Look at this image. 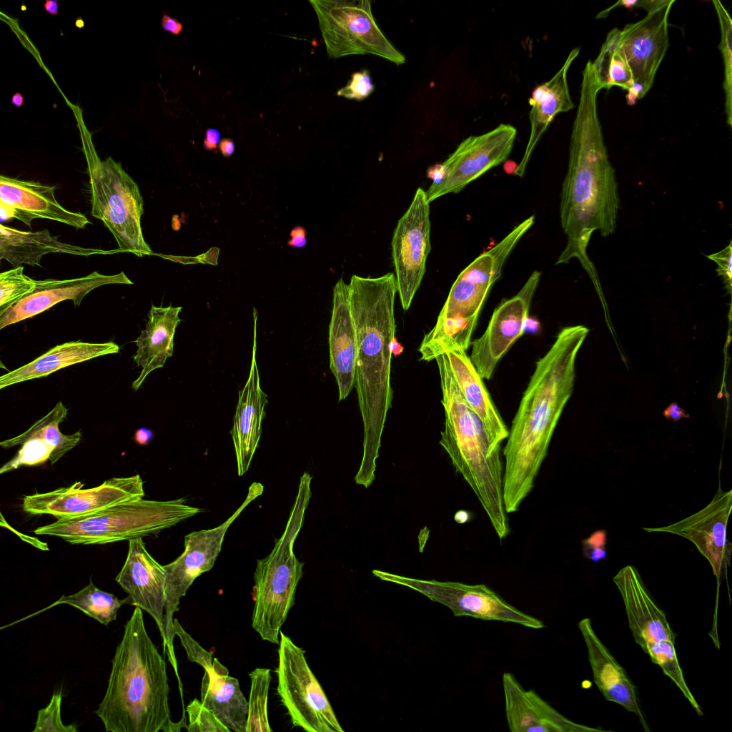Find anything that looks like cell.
<instances>
[{"label": "cell", "instance_id": "1", "mask_svg": "<svg viewBox=\"0 0 732 732\" xmlns=\"http://www.w3.org/2000/svg\"><path fill=\"white\" fill-rule=\"evenodd\" d=\"M600 90L589 60L582 74L561 192L560 222L567 242L555 262L566 264L577 259L594 282L597 273L587 254L588 245L594 232L603 237L615 233L620 208L615 170L608 159L598 113Z\"/></svg>", "mask_w": 732, "mask_h": 732}, {"label": "cell", "instance_id": "2", "mask_svg": "<svg viewBox=\"0 0 732 732\" xmlns=\"http://www.w3.org/2000/svg\"><path fill=\"white\" fill-rule=\"evenodd\" d=\"M589 330L566 327L535 364L512 422L503 450V503L507 513L518 511L532 491L554 430L569 400L577 353Z\"/></svg>", "mask_w": 732, "mask_h": 732}, {"label": "cell", "instance_id": "3", "mask_svg": "<svg viewBox=\"0 0 732 732\" xmlns=\"http://www.w3.org/2000/svg\"><path fill=\"white\" fill-rule=\"evenodd\" d=\"M349 286L357 350L354 386L364 431L363 455L355 480L368 488L375 478V462L392 405L391 343L395 337L397 287L392 272L379 277L353 274Z\"/></svg>", "mask_w": 732, "mask_h": 732}, {"label": "cell", "instance_id": "4", "mask_svg": "<svg viewBox=\"0 0 732 732\" xmlns=\"http://www.w3.org/2000/svg\"><path fill=\"white\" fill-rule=\"evenodd\" d=\"M164 658L149 638L142 609L124 625L105 695L95 711L109 732H168L172 721Z\"/></svg>", "mask_w": 732, "mask_h": 732}, {"label": "cell", "instance_id": "5", "mask_svg": "<svg viewBox=\"0 0 732 732\" xmlns=\"http://www.w3.org/2000/svg\"><path fill=\"white\" fill-rule=\"evenodd\" d=\"M445 410V428L440 444L456 473L475 494L498 538L510 534L503 503V442L486 427L468 405L450 370L445 353L435 357Z\"/></svg>", "mask_w": 732, "mask_h": 732}, {"label": "cell", "instance_id": "6", "mask_svg": "<svg viewBox=\"0 0 732 732\" xmlns=\"http://www.w3.org/2000/svg\"><path fill=\"white\" fill-rule=\"evenodd\" d=\"M311 480L307 472L301 476L285 530L270 553L257 560L254 572L252 627L263 640L274 644L280 643L281 628L295 604L303 575L304 563L296 558L294 544L312 496Z\"/></svg>", "mask_w": 732, "mask_h": 732}, {"label": "cell", "instance_id": "7", "mask_svg": "<svg viewBox=\"0 0 732 732\" xmlns=\"http://www.w3.org/2000/svg\"><path fill=\"white\" fill-rule=\"evenodd\" d=\"M201 511L199 508L187 505L185 498H141L116 504L87 515L59 519L38 527L34 532L36 535L59 537L71 544L100 545L159 533Z\"/></svg>", "mask_w": 732, "mask_h": 732}, {"label": "cell", "instance_id": "8", "mask_svg": "<svg viewBox=\"0 0 732 732\" xmlns=\"http://www.w3.org/2000/svg\"><path fill=\"white\" fill-rule=\"evenodd\" d=\"M89 179L92 215L114 237L120 252L139 257L153 254L144 239L141 217L144 201L137 184L120 163L101 161L91 146H84Z\"/></svg>", "mask_w": 732, "mask_h": 732}, {"label": "cell", "instance_id": "9", "mask_svg": "<svg viewBox=\"0 0 732 732\" xmlns=\"http://www.w3.org/2000/svg\"><path fill=\"white\" fill-rule=\"evenodd\" d=\"M318 19L328 56L338 59L374 54L396 65L405 56L387 39L376 23L368 0H310Z\"/></svg>", "mask_w": 732, "mask_h": 732}, {"label": "cell", "instance_id": "10", "mask_svg": "<svg viewBox=\"0 0 732 732\" xmlns=\"http://www.w3.org/2000/svg\"><path fill=\"white\" fill-rule=\"evenodd\" d=\"M264 486L254 482L248 489L242 505L223 523L207 530L193 531L184 537L183 553L174 561L164 565L165 570V604L164 628L165 639L164 651L167 650L169 661L174 668L177 661L173 640L174 615L179 610L180 600L185 595L194 580L202 573L210 570L219 554L224 535L234 520L249 504L262 494Z\"/></svg>", "mask_w": 732, "mask_h": 732}, {"label": "cell", "instance_id": "11", "mask_svg": "<svg viewBox=\"0 0 732 732\" xmlns=\"http://www.w3.org/2000/svg\"><path fill=\"white\" fill-rule=\"evenodd\" d=\"M277 693L294 726L307 732H344L305 651L280 631Z\"/></svg>", "mask_w": 732, "mask_h": 732}, {"label": "cell", "instance_id": "12", "mask_svg": "<svg viewBox=\"0 0 732 732\" xmlns=\"http://www.w3.org/2000/svg\"><path fill=\"white\" fill-rule=\"evenodd\" d=\"M375 576L412 588L450 609L456 617L514 623L533 629L545 627L543 621L509 604L484 584L420 580L373 570Z\"/></svg>", "mask_w": 732, "mask_h": 732}, {"label": "cell", "instance_id": "13", "mask_svg": "<svg viewBox=\"0 0 732 732\" xmlns=\"http://www.w3.org/2000/svg\"><path fill=\"white\" fill-rule=\"evenodd\" d=\"M534 220V215L527 218L460 273L439 313L437 322L454 317L478 318L489 290L501 275L508 257L532 227Z\"/></svg>", "mask_w": 732, "mask_h": 732}, {"label": "cell", "instance_id": "14", "mask_svg": "<svg viewBox=\"0 0 732 732\" xmlns=\"http://www.w3.org/2000/svg\"><path fill=\"white\" fill-rule=\"evenodd\" d=\"M84 485L76 482L70 487L26 495L22 508L30 515H51L59 520L87 515L144 496L139 475L112 478L92 488L83 489Z\"/></svg>", "mask_w": 732, "mask_h": 732}, {"label": "cell", "instance_id": "15", "mask_svg": "<svg viewBox=\"0 0 732 732\" xmlns=\"http://www.w3.org/2000/svg\"><path fill=\"white\" fill-rule=\"evenodd\" d=\"M674 0H665L646 16L620 30V43L633 76L625 96L633 105L653 86L656 74L669 46L668 16Z\"/></svg>", "mask_w": 732, "mask_h": 732}, {"label": "cell", "instance_id": "16", "mask_svg": "<svg viewBox=\"0 0 732 732\" xmlns=\"http://www.w3.org/2000/svg\"><path fill=\"white\" fill-rule=\"evenodd\" d=\"M430 203L418 188L406 212L399 219L392 239L397 292L407 310L425 272L430 246Z\"/></svg>", "mask_w": 732, "mask_h": 732}, {"label": "cell", "instance_id": "17", "mask_svg": "<svg viewBox=\"0 0 732 732\" xmlns=\"http://www.w3.org/2000/svg\"><path fill=\"white\" fill-rule=\"evenodd\" d=\"M517 135L513 125L500 124L493 129L463 139L442 162L444 180L425 192L429 203L445 194L458 193L490 169L506 161Z\"/></svg>", "mask_w": 732, "mask_h": 732}, {"label": "cell", "instance_id": "18", "mask_svg": "<svg viewBox=\"0 0 732 732\" xmlns=\"http://www.w3.org/2000/svg\"><path fill=\"white\" fill-rule=\"evenodd\" d=\"M540 272L534 271L521 290L495 308L484 333L471 342L469 357L483 380H489L503 356L525 333V323Z\"/></svg>", "mask_w": 732, "mask_h": 732}, {"label": "cell", "instance_id": "19", "mask_svg": "<svg viewBox=\"0 0 732 732\" xmlns=\"http://www.w3.org/2000/svg\"><path fill=\"white\" fill-rule=\"evenodd\" d=\"M732 509V490L720 485L711 502L703 509L680 521L658 528H642L647 533H667L693 543L711 565L718 583L731 565L732 545L727 539V525Z\"/></svg>", "mask_w": 732, "mask_h": 732}, {"label": "cell", "instance_id": "20", "mask_svg": "<svg viewBox=\"0 0 732 732\" xmlns=\"http://www.w3.org/2000/svg\"><path fill=\"white\" fill-rule=\"evenodd\" d=\"M115 580L128 593L129 604L153 618L164 642L165 570L149 553L142 538L129 540L127 559Z\"/></svg>", "mask_w": 732, "mask_h": 732}, {"label": "cell", "instance_id": "21", "mask_svg": "<svg viewBox=\"0 0 732 732\" xmlns=\"http://www.w3.org/2000/svg\"><path fill=\"white\" fill-rule=\"evenodd\" d=\"M68 408L59 401L46 415L36 421L24 432L0 442L5 448L21 445L17 454L0 469L3 474L24 465H36L49 460L56 463L81 440V431L62 434L59 424L66 417Z\"/></svg>", "mask_w": 732, "mask_h": 732}, {"label": "cell", "instance_id": "22", "mask_svg": "<svg viewBox=\"0 0 732 732\" xmlns=\"http://www.w3.org/2000/svg\"><path fill=\"white\" fill-rule=\"evenodd\" d=\"M33 292L24 297L0 315V330L34 317L64 300H71L74 306L81 305L91 291L107 285H132L124 272L103 274L94 271L81 277L36 280Z\"/></svg>", "mask_w": 732, "mask_h": 732}, {"label": "cell", "instance_id": "23", "mask_svg": "<svg viewBox=\"0 0 732 732\" xmlns=\"http://www.w3.org/2000/svg\"><path fill=\"white\" fill-rule=\"evenodd\" d=\"M505 716L511 732H605L573 722L533 690H525L510 673L502 677Z\"/></svg>", "mask_w": 732, "mask_h": 732}, {"label": "cell", "instance_id": "24", "mask_svg": "<svg viewBox=\"0 0 732 732\" xmlns=\"http://www.w3.org/2000/svg\"><path fill=\"white\" fill-rule=\"evenodd\" d=\"M254 340L249 377L239 392L238 402L230 431L234 445L237 474L242 476L248 470L259 445L262 423L265 417L267 395L260 387L256 360L257 313L253 310Z\"/></svg>", "mask_w": 732, "mask_h": 732}, {"label": "cell", "instance_id": "25", "mask_svg": "<svg viewBox=\"0 0 732 732\" xmlns=\"http://www.w3.org/2000/svg\"><path fill=\"white\" fill-rule=\"evenodd\" d=\"M613 580L625 605L634 640L640 648L662 640L675 643L676 634L664 612L648 593L637 569L632 565L625 566Z\"/></svg>", "mask_w": 732, "mask_h": 732}, {"label": "cell", "instance_id": "26", "mask_svg": "<svg viewBox=\"0 0 732 732\" xmlns=\"http://www.w3.org/2000/svg\"><path fill=\"white\" fill-rule=\"evenodd\" d=\"M329 350L330 368L337 384L339 401L344 400L354 387L357 350L350 286L342 278L333 289Z\"/></svg>", "mask_w": 732, "mask_h": 732}, {"label": "cell", "instance_id": "27", "mask_svg": "<svg viewBox=\"0 0 732 732\" xmlns=\"http://www.w3.org/2000/svg\"><path fill=\"white\" fill-rule=\"evenodd\" d=\"M56 189V186L1 175L0 202L14 207L19 212V220L29 227L36 218L59 222L76 229H83L90 224L85 215L68 210L57 202Z\"/></svg>", "mask_w": 732, "mask_h": 732}, {"label": "cell", "instance_id": "28", "mask_svg": "<svg viewBox=\"0 0 732 732\" xmlns=\"http://www.w3.org/2000/svg\"><path fill=\"white\" fill-rule=\"evenodd\" d=\"M578 626L587 648L594 683L604 698L635 713L645 731H649L638 705L635 685L598 638L593 629L590 619H582Z\"/></svg>", "mask_w": 732, "mask_h": 732}, {"label": "cell", "instance_id": "29", "mask_svg": "<svg viewBox=\"0 0 732 732\" xmlns=\"http://www.w3.org/2000/svg\"><path fill=\"white\" fill-rule=\"evenodd\" d=\"M579 52V47L574 48L554 76L533 90L528 100L531 107L530 136L514 175L523 176L535 147L554 117L574 108L568 84V72Z\"/></svg>", "mask_w": 732, "mask_h": 732}, {"label": "cell", "instance_id": "30", "mask_svg": "<svg viewBox=\"0 0 732 732\" xmlns=\"http://www.w3.org/2000/svg\"><path fill=\"white\" fill-rule=\"evenodd\" d=\"M182 307H166L152 306L148 314L146 327L135 340L137 347L133 357L141 372L132 384L133 390L142 386L146 377L154 370L164 365L174 350V337L181 319Z\"/></svg>", "mask_w": 732, "mask_h": 732}, {"label": "cell", "instance_id": "31", "mask_svg": "<svg viewBox=\"0 0 732 732\" xmlns=\"http://www.w3.org/2000/svg\"><path fill=\"white\" fill-rule=\"evenodd\" d=\"M65 253L79 256L112 254L119 250L85 248L58 240L47 229L25 232L0 225V259H4L14 267L22 264L39 265L41 257L49 253Z\"/></svg>", "mask_w": 732, "mask_h": 732}, {"label": "cell", "instance_id": "32", "mask_svg": "<svg viewBox=\"0 0 732 732\" xmlns=\"http://www.w3.org/2000/svg\"><path fill=\"white\" fill-rule=\"evenodd\" d=\"M200 701L231 731L246 732L247 701L239 681L229 676L227 668L214 658L209 671L202 679Z\"/></svg>", "mask_w": 732, "mask_h": 732}, {"label": "cell", "instance_id": "33", "mask_svg": "<svg viewBox=\"0 0 732 732\" xmlns=\"http://www.w3.org/2000/svg\"><path fill=\"white\" fill-rule=\"evenodd\" d=\"M113 342L91 343L81 341L56 345L34 360L0 377V389L21 382L41 378L57 370L92 359L117 353Z\"/></svg>", "mask_w": 732, "mask_h": 732}, {"label": "cell", "instance_id": "34", "mask_svg": "<svg viewBox=\"0 0 732 732\" xmlns=\"http://www.w3.org/2000/svg\"><path fill=\"white\" fill-rule=\"evenodd\" d=\"M445 353L463 397L488 430L503 442L508 438L509 430L466 351L453 349Z\"/></svg>", "mask_w": 732, "mask_h": 732}, {"label": "cell", "instance_id": "35", "mask_svg": "<svg viewBox=\"0 0 732 732\" xmlns=\"http://www.w3.org/2000/svg\"><path fill=\"white\" fill-rule=\"evenodd\" d=\"M125 603L129 604V596L120 600L114 594L103 591L97 588L92 579H90L89 585L77 593L69 595H62L48 607L13 623L5 625L4 628L31 618L60 604H67L76 608L100 623L108 625L112 621L116 620L118 610Z\"/></svg>", "mask_w": 732, "mask_h": 732}, {"label": "cell", "instance_id": "36", "mask_svg": "<svg viewBox=\"0 0 732 732\" xmlns=\"http://www.w3.org/2000/svg\"><path fill=\"white\" fill-rule=\"evenodd\" d=\"M620 30H610L592 66L601 89L618 86L627 92L633 85V76L620 43Z\"/></svg>", "mask_w": 732, "mask_h": 732}, {"label": "cell", "instance_id": "37", "mask_svg": "<svg viewBox=\"0 0 732 732\" xmlns=\"http://www.w3.org/2000/svg\"><path fill=\"white\" fill-rule=\"evenodd\" d=\"M250 691L247 701L246 732H272L268 713L267 701L271 682L268 668H257L249 674Z\"/></svg>", "mask_w": 732, "mask_h": 732}, {"label": "cell", "instance_id": "38", "mask_svg": "<svg viewBox=\"0 0 732 732\" xmlns=\"http://www.w3.org/2000/svg\"><path fill=\"white\" fill-rule=\"evenodd\" d=\"M643 650L649 656L654 663L661 668L664 674L675 683L696 712L699 715H702L701 708L694 698L684 679L682 669L677 658L675 643L669 640H662L648 644Z\"/></svg>", "mask_w": 732, "mask_h": 732}, {"label": "cell", "instance_id": "39", "mask_svg": "<svg viewBox=\"0 0 732 732\" xmlns=\"http://www.w3.org/2000/svg\"><path fill=\"white\" fill-rule=\"evenodd\" d=\"M716 9L721 29L719 49L724 66L723 89L725 92V112L726 122L732 126V20L722 3L712 1Z\"/></svg>", "mask_w": 732, "mask_h": 732}, {"label": "cell", "instance_id": "40", "mask_svg": "<svg viewBox=\"0 0 732 732\" xmlns=\"http://www.w3.org/2000/svg\"><path fill=\"white\" fill-rule=\"evenodd\" d=\"M36 285V280L26 275L22 266L2 272L0 274V315L33 292Z\"/></svg>", "mask_w": 732, "mask_h": 732}, {"label": "cell", "instance_id": "41", "mask_svg": "<svg viewBox=\"0 0 732 732\" xmlns=\"http://www.w3.org/2000/svg\"><path fill=\"white\" fill-rule=\"evenodd\" d=\"M62 691H54L48 706L38 711L33 732H76L74 723L64 725L61 718Z\"/></svg>", "mask_w": 732, "mask_h": 732}, {"label": "cell", "instance_id": "42", "mask_svg": "<svg viewBox=\"0 0 732 732\" xmlns=\"http://www.w3.org/2000/svg\"><path fill=\"white\" fill-rule=\"evenodd\" d=\"M189 724L188 732H230L215 715L197 698L192 701L186 708Z\"/></svg>", "mask_w": 732, "mask_h": 732}, {"label": "cell", "instance_id": "43", "mask_svg": "<svg viewBox=\"0 0 732 732\" xmlns=\"http://www.w3.org/2000/svg\"><path fill=\"white\" fill-rule=\"evenodd\" d=\"M174 631L184 648L187 658L200 665L204 671H209L213 666L212 653L203 648L182 626L177 618H174Z\"/></svg>", "mask_w": 732, "mask_h": 732}, {"label": "cell", "instance_id": "44", "mask_svg": "<svg viewBox=\"0 0 732 732\" xmlns=\"http://www.w3.org/2000/svg\"><path fill=\"white\" fill-rule=\"evenodd\" d=\"M375 86L369 71L364 69L352 74L351 79L337 92V95L349 99L362 100L370 96Z\"/></svg>", "mask_w": 732, "mask_h": 732}, {"label": "cell", "instance_id": "45", "mask_svg": "<svg viewBox=\"0 0 732 732\" xmlns=\"http://www.w3.org/2000/svg\"><path fill=\"white\" fill-rule=\"evenodd\" d=\"M706 257L709 259L715 262L718 267L716 269L718 275L720 276L723 282L726 289L728 293L731 292V279H732V242H729L728 245L723 248L722 250L706 255Z\"/></svg>", "mask_w": 732, "mask_h": 732}, {"label": "cell", "instance_id": "46", "mask_svg": "<svg viewBox=\"0 0 732 732\" xmlns=\"http://www.w3.org/2000/svg\"><path fill=\"white\" fill-rule=\"evenodd\" d=\"M582 543L583 555L585 558L593 562H598L607 556L605 530L594 532L588 538L584 539Z\"/></svg>", "mask_w": 732, "mask_h": 732}, {"label": "cell", "instance_id": "47", "mask_svg": "<svg viewBox=\"0 0 732 732\" xmlns=\"http://www.w3.org/2000/svg\"><path fill=\"white\" fill-rule=\"evenodd\" d=\"M665 0H635V1H619L610 8L602 11L597 16V18L605 17L614 8L617 6H624L628 9L640 7L646 9L647 12L656 9V7L661 5Z\"/></svg>", "mask_w": 732, "mask_h": 732}, {"label": "cell", "instance_id": "48", "mask_svg": "<svg viewBox=\"0 0 732 732\" xmlns=\"http://www.w3.org/2000/svg\"><path fill=\"white\" fill-rule=\"evenodd\" d=\"M291 239L288 241L289 246L295 248H302L307 244L306 230L301 226L293 228L290 232Z\"/></svg>", "mask_w": 732, "mask_h": 732}, {"label": "cell", "instance_id": "49", "mask_svg": "<svg viewBox=\"0 0 732 732\" xmlns=\"http://www.w3.org/2000/svg\"><path fill=\"white\" fill-rule=\"evenodd\" d=\"M446 176V171L442 163L436 164L428 168L427 177L432 180L431 185H437L441 183Z\"/></svg>", "mask_w": 732, "mask_h": 732}, {"label": "cell", "instance_id": "50", "mask_svg": "<svg viewBox=\"0 0 732 732\" xmlns=\"http://www.w3.org/2000/svg\"><path fill=\"white\" fill-rule=\"evenodd\" d=\"M663 416L668 420L678 421L683 417H688L689 415L676 402H673L663 411Z\"/></svg>", "mask_w": 732, "mask_h": 732}, {"label": "cell", "instance_id": "51", "mask_svg": "<svg viewBox=\"0 0 732 732\" xmlns=\"http://www.w3.org/2000/svg\"><path fill=\"white\" fill-rule=\"evenodd\" d=\"M162 27L175 35L180 34L183 29V26L179 21L166 14L162 16Z\"/></svg>", "mask_w": 732, "mask_h": 732}, {"label": "cell", "instance_id": "52", "mask_svg": "<svg viewBox=\"0 0 732 732\" xmlns=\"http://www.w3.org/2000/svg\"><path fill=\"white\" fill-rule=\"evenodd\" d=\"M220 134L217 129H208L206 133V138L204 141V147L207 150H212L217 148L219 142Z\"/></svg>", "mask_w": 732, "mask_h": 732}, {"label": "cell", "instance_id": "53", "mask_svg": "<svg viewBox=\"0 0 732 732\" xmlns=\"http://www.w3.org/2000/svg\"><path fill=\"white\" fill-rule=\"evenodd\" d=\"M153 437L154 433L152 431L145 427L137 430L134 437L135 442L140 445H149Z\"/></svg>", "mask_w": 732, "mask_h": 732}, {"label": "cell", "instance_id": "54", "mask_svg": "<svg viewBox=\"0 0 732 732\" xmlns=\"http://www.w3.org/2000/svg\"><path fill=\"white\" fill-rule=\"evenodd\" d=\"M219 253V249L217 247H212L207 252L198 255L200 262L203 264H210L213 265L217 264V259Z\"/></svg>", "mask_w": 732, "mask_h": 732}, {"label": "cell", "instance_id": "55", "mask_svg": "<svg viewBox=\"0 0 732 732\" xmlns=\"http://www.w3.org/2000/svg\"><path fill=\"white\" fill-rule=\"evenodd\" d=\"M222 154L226 157H230L234 152V144L229 139H223L219 145Z\"/></svg>", "mask_w": 732, "mask_h": 732}, {"label": "cell", "instance_id": "56", "mask_svg": "<svg viewBox=\"0 0 732 732\" xmlns=\"http://www.w3.org/2000/svg\"><path fill=\"white\" fill-rule=\"evenodd\" d=\"M164 258L169 259L172 261L181 262L183 264H196L201 263L199 257H179V256H170V255H160Z\"/></svg>", "mask_w": 732, "mask_h": 732}, {"label": "cell", "instance_id": "57", "mask_svg": "<svg viewBox=\"0 0 732 732\" xmlns=\"http://www.w3.org/2000/svg\"><path fill=\"white\" fill-rule=\"evenodd\" d=\"M43 7L47 13L51 15H57L59 10V0H46L44 4Z\"/></svg>", "mask_w": 732, "mask_h": 732}, {"label": "cell", "instance_id": "58", "mask_svg": "<svg viewBox=\"0 0 732 732\" xmlns=\"http://www.w3.org/2000/svg\"><path fill=\"white\" fill-rule=\"evenodd\" d=\"M538 328H539V322L538 321H536L535 320H533V319L530 318L528 317L527 318L526 321H525V332H535L538 331Z\"/></svg>", "mask_w": 732, "mask_h": 732}, {"label": "cell", "instance_id": "59", "mask_svg": "<svg viewBox=\"0 0 732 732\" xmlns=\"http://www.w3.org/2000/svg\"><path fill=\"white\" fill-rule=\"evenodd\" d=\"M518 164L512 160H506L504 162L503 170L507 174H515Z\"/></svg>", "mask_w": 732, "mask_h": 732}, {"label": "cell", "instance_id": "60", "mask_svg": "<svg viewBox=\"0 0 732 732\" xmlns=\"http://www.w3.org/2000/svg\"><path fill=\"white\" fill-rule=\"evenodd\" d=\"M403 350H404V347H402V345L401 344H400L397 341L396 337H394V338L392 339V343H391V352H392V355H395V356L400 355L403 352Z\"/></svg>", "mask_w": 732, "mask_h": 732}, {"label": "cell", "instance_id": "61", "mask_svg": "<svg viewBox=\"0 0 732 732\" xmlns=\"http://www.w3.org/2000/svg\"><path fill=\"white\" fill-rule=\"evenodd\" d=\"M454 519L457 523L462 524L470 519V515L468 511L459 510L455 513Z\"/></svg>", "mask_w": 732, "mask_h": 732}, {"label": "cell", "instance_id": "62", "mask_svg": "<svg viewBox=\"0 0 732 732\" xmlns=\"http://www.w3.org/2000/svg\"><path fill=\"white\" fill-rule=\"evenodd\" d=\"M11 103L16 107H21L24 104V97L19 92H16L11 97Z\"/></svg>", "mask_w": 732, "mask_h": 732}]
</instances>
